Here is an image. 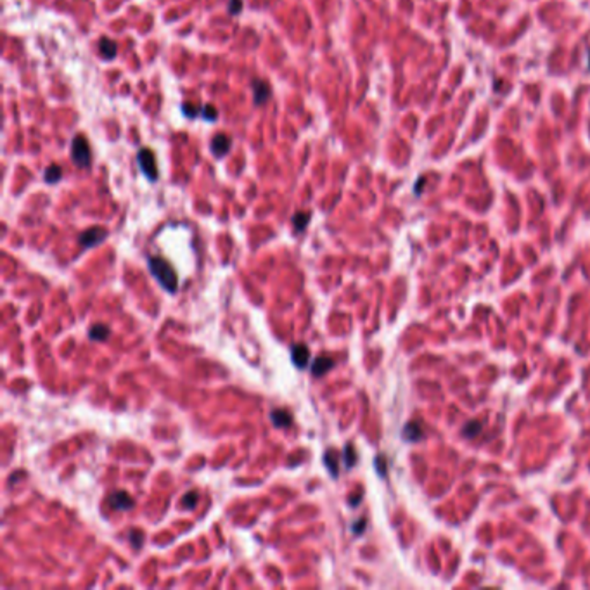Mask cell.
<instances>
[{
  "label": "cell",
  "mask_w": 590,
  "mask_h": 590,
  "mask_svg": "<svg viewBox=\"0 0 590 590\" xmlns=\"http://www.w3.org/2000/svg\"><path fill=\"white\" fill-rule=\"evenodd\" d=\"M251 90H253V103L254 106H263L268 103L272 97V89L265 80L254 78L251 82Z\"/></svg>",
  "instance_id": "277c9868"
},
{
  "label": "cell",
  "mask_w": 590,
  "mask_h": 590,
  "mask_svg": "<svg viewBox=\"0 0 590 590\" xmlns=\"http://www.w3.org/2000/svg\"><path fill=\"white\" fill-rule=\"evenodd\" d=\"M182 111H184V115L185 116H189V118H196V116H199L201 115V108H191V104H182Z\"/></svg>",
  "instance_id": "7402d4cb"
},
{
  "label": "cell",
  "mask_w": 590,
  "mask_h": 590,
  "mask_svg": "<svg viewBox=\"0 0 590 590\" xmlns=\"http://www.w3.org/2000/svg\"><path fill=\"white\" fill-rule=\"evenodd\" d=\"M61 178H63V170H61L59 165H50L43 173V180L47 184H57Z\"/></svg>",
  "instance_id": "4fadbf2b"
},
{
  "label": "cell",
  "mask_w": 590,
  "mask_h": 590,
  "mask_svg": "<svg viewBox=\"0 0 590 590\" xmlns=\"http://www.w3.org/2000/svg\"><path fill=\"white\" fill-rule=\"evenodd\" d=\"M419 436H421V429H419L416 424L405 426V429H403V438L414 442V440H419Z\"/></svg>",
  "instance_id": "e0dca14e"
},
{
  "label": "cell",
  "mask_w": 590,
  "mask_h": 590,
  "mask_svg": "<svg viewBox=\"0 0 590 590\" xmlns=\"http://www.w3.org/2000/svg\"><path fill=\"white\" fill-rule=\"evenodd\" d=\"M137 161H139L140 172L147 177V180H151V182L158 180V177H159L158 165H156V156L151 149L142 147L140 151L137 152Z\"/></svg>",
  "instance_id": "3957f363"
},
{
  "label": "cell",
  "mask_w": 590,
  "mask_h": 590,
  "mask_svg": "<svg viewBox=\"0 0 590 590\" xmlns=\"http://www.w3.org/2000/svg\"><path fill=\"white\" fill-rule=\"evenodd\" d=\"M71 159L78 168H90L92 149L85 135H76L71 142Z\"/></svg>",
  "instance_id": "7a4b0ae2"
},
{
  "label": "cell",
  "mask_w": 590,
  "mask_h": 590,
  "mask_svg": "<svg viewBox=\"0 0 590 590\" xmlns=\"http://www.w3.org/2000/svg\"><path fill=\"white\" fill-rule=\"evenodd\" d=\"M324 462H326L327 469H329L331 474L336 478L338 476V455L334 450H327L326 455H324Z\"/></svg>",
  "instance_id": "9a60e30c"
},
{
  "label": "cell",
  "mask_w": 590,
  "mask_h": 590,
  "mask_svg": "<svg viewBox=\"0 0 590 590\" xmlns=\"http://www.w3.org/2000/svg\"><path fill=\"white\" fill-rule=\"evenodd\" d=\"M128 538H130V542H132V545L135 549H139L142 545V542H144V535H142L140 531H137V530H130Z\"/></svg>",
  "instance_id": "44dd1931"
},
{
  "label": "cell",
  "mask_w": 590,
  "mask_h": 590,
  "mask_svg": "<svg viewBox=\"0 0 590 590\" xmlns=\"http://www.w3.org/2000/svg\"><path fill=\"white\" fill-rule=\"evenodd\" d=\"M106 237H108V231H106V229L92 227L80 236V244H82L83 247H94V246H97V244L103 242Z\"/></svg>",
  "instance_id": "5b68a950"
},
{
  "label": "cell",
  "mask_w": 590,
  "mask_h": 590,
  "mask_svg": "<svg viewBox=\"0 0 590 590\" xmlns=\"http://www.w3.org/2000/svg\"><path fill=\"white\" fill-rule=\"evenodd\" d=\"M356 462V454H355V449H353L352 443H348L347 447H345V464H347V468H353Z\"/></svg>",
  "instance_id": "d6986e66"
},
{
  "label": "cell",
  "mask_w": 590,
  "mask_h": 590,
  "mask_svg": "<svg viewBox=\"0 0 590 590\" xmlns=\"http://www.w3.org/2000/svg\"><path fill=\"white\" fill-rule=\"evenodd\" d=\"M99 52L104 59H108V61L115 59L116 54H118V45H116L115 40L108 38V36H103V38L99 40Z\"/></svg>",
  "instance_id": "9c48e42d"
},
{
  "label": "cell",
  "mask_w": 590,
  "mask_h": 590,
  "mask_svg": "<svg viewBox=\"0 0 590 590\" xmlns=\"http://www.w3.org/2000/svg\"><path fill=\"white\" fill-rule=\"evenodd\" d=\"M149 270H151V274L154 275L156 280H158L168 293H175V291H177V286H178L177 274H175V268L166 260H163V258H159V256L149 258Z\"/></svg>",
  "instance_id": "6da1fadb"
},
{
  "label": "cell",
  "mask_w": 590,
  "mask_h": 590,
  "mask_svg": "<svg viewBox=\"0 0 590 590\" xmlns=\"http://www.w3.org/2000/svg\"><path fill=\"white\" fill-rule=\"evenodd\" d=\"M270 419L274 422V426H277V428H287V426H291V421H293V417L286 410H272Z\"/></svg>",
  "instance_id": "7c38bea8"
},
{
  "label": "cell",
  "mask_w": 590,
  "mask_h": 590,
  "mask_svg": "<svg viewBox=\"0 0 590 590\" xmlns=\"http://www.w3.org/2000/svg\"><path fill=\"white\" fill-rule=\"evenodd\" d=\"M291 358H293L294 365L301 369V367H305L308 363L310 350H308V347H305V345H294V347L291 348Z\"/></svg>",
  "instance_id": "ba28073f"
},
{
  "label": "cell",
  "mask_w": 590,
  "mask_h": 590,
  "mask_svg": "<svg viewBox=\"0 0 590 590\" xmlns=\"http://www.w3.org/2000/svg\"><path fill=\"white\" fill-rule=\"evenodd\" d=\"M89 336H90V340H94V341H104L106 338L109 336V327L104 326V324H96V326L90 329Z\"/></svg>",
  "instance_id": "5bb4252c"
},
{
  "label": "cell",
  "mask_w": 590,
  "mask_h": 590,
  "mask_svg": "<svg viewBox=\"0 0 590 590\" xmlns=\"http://www.w3.org/2000/svg\"><path fill=\"white\" fill-rule=\"evenodd\" d=\"M479 429H481V426H479V422L472 421V422H469V428L464 431V435L468 436V438H471V436H474L476 433L479 431Z\"/></svg>",
  "instance_id": "603a6c76"
},
{
  "label": "cell",
  "mask_w": 590,
  "mask_h": 590,
  "mask_svg": "<svg viewBox=\"0 0 590 590\" xmlns=\"http://www.w3.org/2000/svg\"><path fill=\"white\" fill-rule=\"evenodd\" d=\"M133 498L130 497L126 491H115V493H111V497H109V507L113 509V511H128V509L133 507Z\"/></svg>",
  "instance_id": "52a82bcc"
},
{
  "label": "cell",
  "mask_w": 590,
  "mask_h": 590,
  "mask_svg": "<svg viewBox=\"0 0 590 590\" xmlns=\"http://www.w3.org/2000/svg\"><path fill=\"white\" fill-rule=\"evenodd\" d=\"M334 362L329 356H319L315 362L312 363V374L313 376H324V374L329 372V369H333Z\"/></svg>",
  "instance_id": "30bf717a"
},
{
  "label": "cell",
  "mask_w": 590,
  "mask_h": 590,
  "mask_svg": "<svg viewBox=\"0 0 590 590\" xmlns=\"http://www.w3.org/2000/svg\"><path fill=\"white\" fill-rule=\"evenodd\" d=\"M310 218H312V213H310V211H298V213H294V217H293L294 232H296V234H300L301 231H305V227L308 225Z\"/></svg>",
  "instance_id": "8fae6325"
},
{
  "label": "cell",
  "mask_w": 590,
  "mask_h": 590,
  "mask_svg": "<svg viewBox=\"0 0 590 590\" xmlns=\"http://www.w3.org/2000/svg\"><path fill=\"white\" fill-rule=\"evenodd\" d=\"M229 14L231 16H237L242 10V0H229V7H227Z\"/></svg>",
  "instance_id": "ffe728a7"
},
{
  "label": "cell",
  "mask_w": 590,
  "mask_h": 590,
  "mask_svg": "<svg viewBox=\"0 0 590 590\" xmlns=\"http://www.w3.org/2000/svg\"><path fill=\"white\" fill-rule=\"evenodd\" d=\"M198 491H189L187 495H185L184 498H182V507L184 509H194L196 504H198Z\"/></svg>",
  "instance_id": "ac0fdd59"
},
{
  "label": "cell",
  "mask_w": 590,
  "mask_h": 590,
  "mask_svg": "<svg viewBox=\"0 0 590 590\" xmlns=\"http://www.w3.org/2000/svg\"><path fill=\"white\" fill-rule=\"evenodd\" d=\"M589 68H590V54H589Z\"/></svg>",
  "instance_id": "d4e9b609"
},
{
  "label": "cell",
  "mask_w": 590,
  "mask_h": 590,
  "mask_svg": "<svg viewBox=\"0 0 590 590\" xmlns=\"http://www.w3.org/2000/svg\"><path fill=\"white\" fill-rule=\"evenodd\" d=\"M363 526H365V521L363 519H360L358 523L355 524V526H353V531H355V535H360L363 531Z\"/></svg>",
  "instance_id": "cb8c5ba5"
},
{
  "label": "cell",
  "mask_w": 590,
  "mask_h": 590,
  "mask_svg": "<svg viewBox=\"0 0 590 590\" xmlns=\"http://www.w3.org/2000/svg\"><path fill=\"white\" fill-rule=\"evenodd\" d=\"M210 149L217 158H224L229 154V151L232 149V139L227 133H217V135L211 139Z\"/></svg>",
  "instance_id": "8992f818"
},
{
  "label": "cell",
  "mask_w": 590,
  "mask_h": 590,
  "mask_svg": "<svg viewBox=\"0 0 590 590\" xmlns=\"http://www.w3.org/2000/svg\"><path fill=\"white\" fill-rule=\"evenodd\" d=\"M201 116L205 119H208V121H217L218 119V111L217 108H215L213 104H206L201 108Z\"/></svg>",
  "instance_id": "2e32d148"
}]
</instances>
